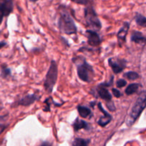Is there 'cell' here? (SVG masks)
<instances>
[{"label":"cell","mask_w":146,"mask_h":146,"mask_svg":"<svg viewBox=\"0 0 146 146\" xmlns=\"http://www.w3.org/2000/svg\"><path fill=\"white\" fill-rule=\"evenodd\" d=\"M77 110H78L79 114H80V115L82 118H87V117L91 115V111L87 107L79 106L77 107Z\"/></svg>","instance_id":"cell-15"},{"label":"cell","mask_w":146,"mask_h":146,"mask_svg":"<svg viewBox=\"0 0 146 146\" xmlns=\"http://www.w3.org/2000/svg\"><path fill=\"white\" fill-rule=\"evenodd\" d=\"M98 108H99V109H100V111L103 113V114H104V116L102 117V118L99 120L98 122L97 123H98L99 125H100V126H102V127H104V126H105V125H107V124H108L111 121L112 116L108 113L106 112V111H104V108L102 107L101 104H100V103H99L98 104Z\"/></svg>","instance_id":"cell-11"},{"label":"cell","mask_w":146,"mask_h":146,"mask_svg":"<svg viewBox=\"0 0 146 146\" xmlns=\"http://www.w3.org/2000/svg\"><path fill=\"white\" fill-rule=\"evenodd\" d=\"M90 140L82 139V138H76L73 142L72 145L74 146H86L90 144Z\"/></svg>","instance_id":"cell-18"},{"label":"cell","mask_w":146,"mask_h":146,"mask_svg":"<svg viewBox=\"0 0 146 146\" xmlns=\"http://www.w3.org/2000/svg\"><path fill=\"white\" fill-rule=\"evenodd\" d=\"M13 10L12 0H4L0 5V24L4 17H7Z\"/></svg>","instance_id":"cell-7"},{"label":"cell","mask_w":146,"mask_h":146,"mask_svg":"<svg viewBox=\"0 0 146 146\" xmlns=\"http://www.w3.org/2000/svg\"><path fill=\"white\" fill-rule=\"evenodd\" d=\"M97 94L103 100L106 101H110L112 99V95L110 94L108 91L106 89L105 86L103 85L102 84H100L97 87Z\"/></svg>","instance_id":"cell-10"},{"label":"cell","mask_w":146,"mask_h":146,"mask_svg":"<svg viewBox=\"0 0 146 146\" xmlns=\"http://www.w3.org/2000/svg\"><path fill=\"white\" fill-rule=\"evenodd\" d=\"M39 98H40V97L36 94H29V95L26 96L24 98H21L19 102V104L24 106H28L31 105L33 103L35 102L36 101H37Z\"/></svg>","instance_id":"cell-12"},{"label":"cell","mask_w":146,"mask_h":146,"mask_svg":"<svg viewBox=\"0 0 146 146\" xmlns=\"http://www.w3.org/2000/svg\"><path fill=\"white\" fill-rule=\"evenodd\" d=\"M57 74H58V69H57V63L55 62V61L52 60L51 61L47 75H46L44 84L46 91L50 94L52 91L54 86H55L57 78Z\"/></svg>","instance_id":"cell-3"},{"label":"cell","mask_w":146,"mask_h":146,"mask_svg":"<svg viewBox=\"0 0 146 146\" xmlns=\"http://www.w3.org/2000/svg\"><path fill=\"white\" fill-rule=\"evenodd\" d=\"M72 2L76 3L78 4H82V5H86V4H89L90 0H70Z\"/></svg>","instance_id":"cell-20"},{"label":"cell","mask_w":146,"mask_h":146,"mask_svg":"<svg viewBox=\"0 0 146 146\" xmlns=\"http://www.w3.org/2000/svg\"><path fill=\"white\" fill-rule=\"evenodd\" d=\"M108 64L115 74H118L122 72L125 68L126 61L123 59L110 58L108 60Z\"/></svg>","instance_id":"cell-6"},{"label":"cell","mask_w":146,"mask_h":146,"mask_svg":"<svg viewBox=\"0 0 146 146\" xmlns=\"http://www.w3.org/2000/svg\"><path fill=\"white\" fill-rule=\"evenodd\" d=\"M58 25L60 30L66 34H73L77 32V27L72 18L69 14L65 7H60V16L59 19Z\"/></svg>","instance_id":"cell-1"},{"label":"cell","mask_w":146,"mask_h":146,"mask_svg":"<svg viewBox=\"0 0 146 146\" xmlns=\"http://www.w3.org/2000/svg\"><path fill=\"white\" fill-rule=\"evenodd\" d=\"M113 96H114L115 98H120V96H121V93H120V91H119V90L116 89V88H113Z\"/></svg>","instance_id":"cell-22"},{"label":"cell","mask_w":146,"mask_h":146,"mask_svg":"<svg viewBox=\"0 0 146 146\" xmlns=\"http://www.w3.org/2000/svg\"><path fill=\"white\" fill-rule=\"evenodd\" d=\"M84 19L86 24L92 29L98 31L101 29L102 24L97 17L95 11L92 7L90 6L84 9Z\"/></svg>","instance_id":"cell-4"},{"label":"cell","mask_w":146,"mask_h":146,"mask_svg":"<svg viewBox=\"0 0 146 146\" xmlns=\"http://www.w3.org/2000/svg\"><path fill=\"white\" fill-rule=\"evenodd\" d=\"M0 1H4V0H0Z\"/></svg>","instance_id":"cell-27"},{"label":"cell","mask_w":146,"mask_h":146,"mask_svg":"<svg viewBox=\"0 0 146 146\" xmlns=\"http://www.w3.org/2000/svg\"><path fill=\"white\" fill-rule=\"evenodd\" d=\"M126 84H127V82H126L125 80L120 79L117 81L116 85H117V87H118V88H123V87H124L126 85Z\"/></svg>","instance_id":"cell-21"},{"label":"cell","mask_w":146,"mask_h":146,"mask_svg":"<svg viewBox=\"0 0 146 146\" xmlns=\"http://www.w3.org/2000/svg\"><path fill=\"white\" fill-rule=\"evenodd\" d=\"M135 21L137 25L146 28V17L140 14H137L135 16Z\"/></svg>","instance_id":"cell-17"},{"label":"cell","mask_w":146,"mask_h":146,"mask_svg":"<svg viewBox=\"0 0 146 146\" xmlns=\"http://www.w3.org/2000/svg\"><path fill=\"white\" fill-rule=\"evenodd\" d=\"M77 75L82 81L89 83L92 80L93 76H94V70L92 66L86 62L85 60H84L82 64L77 65Z\"/></svg>","instance_id":"cell-5"},{"label":"cell","mask_w":146,"mask_h":146,"mask_svg":"<svg viewBox=\"0 0 146 146\" xmlns=\"http://www.w3.org/2000/svg\"><path fill=\"white\" fill-rule=\"evenodd\" d=\"M131 41L136 44H145L146 37L140 31H134L131 34Z\"/></svg>","instance_id":"cell-13"},{"label":"cell","mask_w":146,"mask_h":146,"mask_svg":"<svg viewBox=\"0 0 146 146\" xmlns=\"http://www.w3.org/2000/svg\"><path fill=\"white\" fill-rule=\"evenodd\" d=\"M146 108V91H143L140 93L138 98L136 100L135 103L133 105L129 115L127 125H132L135 123L137 118L141 115L142 112Z\"/></svg>","instance_id":"cell-2"},{"label":"cell","mask_w":146,"mask_h":146,"mask_svg":"<svg viewBox=\"0 0 146 146\" xmlns=\"http://www.w3.org/2000/svg\"><path fill=\"white\" fill-rule=\"evenodd\" d=\"M124 77H126L129 80H136L139 78V74L135 71H128L127 73L124 74Z\"/></svg>","instance_id":"cell-19"},{"label":"cell","mask_w":146,"mask_h":146,"mask_svg":"<svg viewBox=\"0 0 146 146\" xmlns=\"http://www.w3.org/2000/svg\"><path fill=\"white\" fill-rule=\"evenodd\" d=\"M86 36L87 37V41L90 46H97L100 45L101 43V39L96 31L92 30H87L86 31Z\"/></svg>","instance_id":"cell-8"},{"label":"cell","mask_w":146,"mask_h":146,"mask_svg":"<svg viewBox=\"0 0 146 146\" xmlns=\"http://www.w3.org/2000/svg\"><path fill=\"white\" fill-rule=\"evenodd\" d=\"M2 74L4 75V77L7 76H9L10 74V70L9 68H4L2 71Z\"/></svg>","instance_id":"cell-23"},{"label":"cell","mask_w":146,"mask_h":146,"mask_svg":"<svg viewBox=\"0 0 146 146\" xmlns=\"http://www.w3.org/2000/svg\"><path fill=\"white\" fill-rule=\"evenodd\" d=\"M129 28H130V24L128 22H125L123 27L119 30L118 33H117V39H118V43L120 46L125 42L126 36H127Z\"/></svg>","instance_id":"cell-9"},{"label":"cell","mask_w":146,"mask_h":146,"mask_svg":"<svg viewBox=\"0 0 146 146\" xmlns=\"http://www.w3.org/2000/svg\"><path fill=\"white\" fill-rule=\"evenodd\" d=\"M139 86H140V85L138 84H130L125 89V94L127 95H132V94H135L138 90Z\"/></svg>","instance_id":"cell-16"},{"label":"cell","mask_w":146,"mask_h":146,"mask_svg":"<svg viewBox=\"0 0 146 146\" xmlns=\"http://www.w3.org/2000/svg\"><path fill=\"white\" fill-rule=\"evenodd\" d=\"M73 128H74V130L75 131L82 129V128L87 130L89 128V125L87 122H85L83 120L77 118L74 122V123H73Z\"/></svg>","instance_id":"cell-14"},{"label":"cell","mask_w":146,"mask_h":146,"mask_svg":"<svg viewBox=\"0 0 146 146\" xmlns=\"http://www.w3.org/2000/svg\"><path fill=\"white\" fill-rule=\"evenodd\" d=\"M5 128H6V125H3V124H0V134H1L4 130H5Z\"/></svg>","instance_id":"cell-24"},{"label":"cell","mask_w":146,"mask_h":146,"mask_svg":"<svg viewBox=\"0 0 146 146\" xmlns=\"http://www.w3.org/2000/svg\"><path fill=\"white\" fill-rule=\"evenodd\" d=\"M5 45H6L5 42H0V49H1V48H3Z\"/></svg>","instance_id":"cell-25"},{"label":"cell","mask_w":146,"mask_h":146,"mask_svg":"<svg viewBox=\"0 0 146 146\" xmlns=\"http://www.w3.org/2000/svg\"><path fill=\"white\" fill-rule=\"evenodd\" d=\"M31 1H32V2H36V1H37V0H30Z\"/></svg>","instance_id":"cell-26"}]
</instances>
